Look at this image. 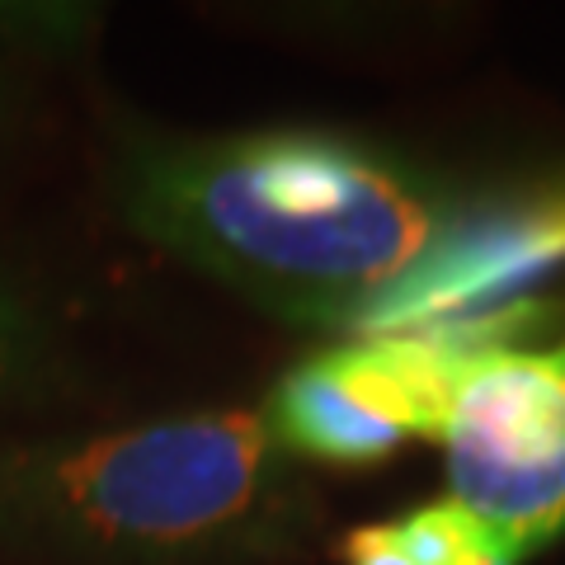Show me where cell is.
Listing matches in <instances>:
<instances>
[{"label":"cell","mask_w":565,"mask_h":565,"mask_svg":"<svg viewBox=\"0 0 565 565\" xmlns=\"http://www.w3.org/2000/svg\"><path fill=\"white\" fill-rule=\"evenodd\" d=\"M128 212L156 245L311 326H363L452 241L444 193L334 132L156 151L132 174Z\"/></svg>","instance_id":"1"},{"label":"cell","mask_w":565,"mask_h":565,"mask_svg":"<svg viewBox=\"0 0 565 565\" xmlns=\"http://www.w3.org/2000/svg\"><path fill=\"white\" fill-rule=\"evenodd\" d=\"M288 448L264 411H212L0 457V546L104 565L264 552L297 519Z\"/></svg>","instance_id":"2"},{"label":"cell","mask_w":565,"mask_h":565,"mask_svg":"<svg viewBox=\"0 0 565 565\" xmlns=\"http://www.w3.org/2000/svg\"><path fill=\"white\" fill-rule=\"evenodd\" d=\"M542 307L438 321L429 330L367 334L292 367L264 405L278 444L316 462L367 467L392 457L405 438H438L457 382L490 349H504Z\"/></svg>","instance_id":"3"},{"label":"cell","mask_w":565,"mask_h":565,"mask_svg":"<svg viewBox=\"0 0 565 565\" xmlns=\"http://www.w3.org/2000/svg\"><path fill=\"white\" fill-rule=\"evenodd\" d=\"M438 444L448 500L514 561L565 533V334L542 349H490L457 382Z\"/></svg>","instance_id":"4"},{"label":"cell","mask_w":565,"mask_h":565,"mask_svg":"<svg viewBox=\"0 0 565 565\" xmlns=\"http://www.w3.org/2000/svg\"><path fill=\"white\" fill-rule=\"evenodd\" d=\"M386 533H392L405 565H519L490 527H481L452 500L411 509L405 519L386 523Z\"/></svg>","instance_id":"5"},{"label":"cell","mask_w":565,"mask_h":565,"mask_svg":"<svg viewBox=\"0 0 565 565\" xmlns=\"http://www.w3.org/2000/svg\"><path fill=\"white\" fill-rule=\"evenodd\" d=\"M494 232H500V245L519 278L552 269V264L565 259V189L509 212V217L494 222Z\"/></svg>","instance_id":"6"},{"label":"cell","mask_w":565,"mask_h":565,"mask_svg":"<svg viewBox=\"0 0 565 565\" xmlns=\"http://www.w3.org/2000/svg\"><path fill=\"white\" fill-rule=\"evenodd\" d=\"M14 340H20V311H14L6 288H0V367H6V359L14 353Z\"/></svg>","instance_id":"7"}]
</instances>
